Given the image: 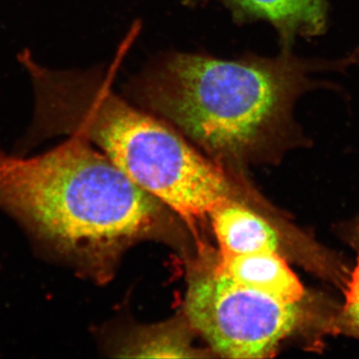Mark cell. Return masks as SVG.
Here are the masks:
<instances>
[{"label": "cell", "instance_id": "1", "mask_svg": "<svg viewBox=\"0 0 359 359\" xmlns=\"http://www.w3.org/2000/svg\"><path fill=\"white\" fill-rule=\"evenodd\" d=\"M0 211L37 256L99 285L129 248L177 231L174 212L77 136L29 158L0 149Z\"/></svg>", "mask_w": 359, "mask_h": 359}, {"label": "cell", "instance_id": "2", "mask_svg": "<svg viewBox=\"0 0 359 359\" xmlns=\"http://www.w3.org/2000/svg\"><path fill=\"white\" fill-rule=\"evenodd\" d=\"M129 48L125 40L106 71L53 70L23 51L18 58L32 83L34 112L16 151L27 154L40 142L61 135L80 137L193 226L237 193L223 168L178 130L115 93V73Z\"/></svg>", "mask_w": 359, "mask_h": 359}, {"label": "cell", "instance_id": "3", "mask_svg": "<svg viewBox=\"0 0 359 359\" xmlns=\"http://www.w3.org/2000/svg\"><path fill=\"white\" fill-rule=\"evenodd\" d=\"M356 55L309 60L283 47L276 57L224 60L171 52L132 79L128 94L215 162L241 164L266 154L294 129L297 99L320 86L311 74L344 70Z\"/></svg>", "mask_w": 359, "mask_h": 359}, {"label": "cell", "instance_id": "4", "mask_svg": "<svg viewBox=\"0 0 359 359\" xmlns=\"http://www.w3.org/2000/svg\"><path fill=\"white\" fill-rule=\"evenodd\" d=\"M189 325L215 353L226 358H266L292 334L297 304L235 282L215 266L194 273L184 301Z\"/></svg>", "mask_w": 359, "mask_h": 359}, {"label": "cell", "instance_id": "5", "mask_svg": "<svg viewBox=\"0 0 359 359\" xmlns=\"http://www.w3.org/2000/svg\"><path fill=\"white\" fill-rule=\"evenodd\" d=\"M238 22L264 20L280 34L283 47L295 37L318 36L327 26V0H223Z\"/></svg>", "mask_w": 359, "mask_h": 359}, {"label": "cell", "instance_id": "6", "mask_svg": "<svg viewBox=\"0 0 359 359\" xmlns=\"http://www.w3.org/2000/svg\"><path fill=\"white\" fill-rule=\"evenodd\" d=\"M214 266L235 282L280 301L299 304L304 297L302 283L276 250L221 254Z\"/></svg>", "mask_w": 359, "mask_h": 359}, {"label": "cell", "instance_id": "7", "mask_svg": "<svg viewBox=\"0 0 359 359\" xmlns=\"http://www.w3.org/2000/svg\"><path fill=\"white\" fill-rule=\"evenodd\" d=\"M208 218L218 241L221 254L243 255L276 250L280 238L275 229L237 198L212 208Z\"/></svg>", "mask_w": 359, "mask_h": 359}, {"label": "cell", "instance_id": "8", "mask_svg": "<svg viewBox=\"0 0 359 359\" xmlns=\"http://www.w3.org/2000/svg\"><path fill=\"white\" fill-rule=\"evenodd\" d=\"M193 330L185 318L144 327L124 344L112 348L121 358H202L194 346L190 332Z\"/></svg>", "mask_w": 359, "mask_h": 359}, {"label": "cell", "instance_id": "9", "mask_svg": "<svg viewBox=\"0 0 359 359\" xmlns=\"http://www.w3.org/2000/svg\"><path fill=\"white\" fill-rule=\"evenodd\" d=\"M344 320L347 327L359 337V257L346 290Z\"/></svg>", "mask_w": 359, "mask_h": 359}, {"label": "cell", "instance_id": "10", "mask_svg": "<svg viewBox=\"0 0 359 359\" xmlns=\"http://www.w3.org/2000/svg\"><path fill=\"white\" fill-rule=\"evenodd\" d=\"M358 241H359V226H358Z\"/></svg>", "mask_w": 359, "mask_h": 359}]
</instances>
